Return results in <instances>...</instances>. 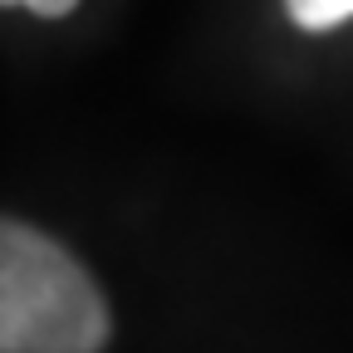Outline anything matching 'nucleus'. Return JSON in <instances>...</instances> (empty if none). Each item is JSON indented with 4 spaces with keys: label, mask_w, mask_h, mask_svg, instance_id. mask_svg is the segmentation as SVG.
<instances>
[{
    "label": "nucleus",
    "mask_w": 353,
    "mask_h": 353,
    "mask_svg": "<svg viewBox=\"0 0 353 353\" xmlns=\"http://www.w3.org/2000/svg\"><path fill=\"white\" fill-rule=\"evenodd\" d=\"M108 304L94 275L44 231H0V353H99Z\"/></svg>",
    "instance_id": "obj_1"
},
{
    "label": "nucleus",
    "mask_w": 353,
    "mask_h": 353,
    "mask_svg": "<svg viewBox=\"0 0 353 353\" xmlns=\"http://www.w3.org/2000/svg\"><path fill=\"white\" fill-rule=\"evenodd\" d=\"M6 6H25V10H34V15H69L74 6H79V0H6Z\"/></svg>",
    "instance_id": "obj_3"
},
{
    "label": "nucleus",
    "mask_w": 353,
    "mask_h": 353,
    "mask_svg": "<svg viewBox=\"0 0 353 353\" xmlns=\"http://www.w3.org/2000/svg\"><path fill=\"white\" fill-rule=\"evenodd\" d=\"M285 10L304 30H334V25L353 20V0H285Z\"/></svg>",
    "instance_id": "obj_2"
}]
</instances>
